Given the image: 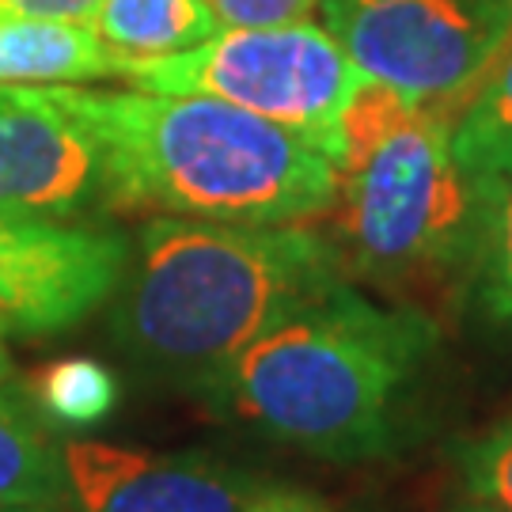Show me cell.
Instances as JSON below:
<instances>
[{
    "label": "cell",
    "instance_id": "8992f818",
    "mask_svg": "<svg viewBox=\"0 0 512 512\" xmlns=\"http://www.w3.org/2000/svg\"><path fill=\"white\" fill-rule=\"evenodd\" d=\"M361 76L452 118L512 42V0H323Z\"/></svg>",
    "mask_w": 512,
    "mask_h": 512
},
{
    "label": "cell",
    "instance_id": "2e32d148",
    "mask_svg": "<svg viewBox=\"0 0 512 512\" xmlns=\"http://www.w3.org/2000/svg\"><path fill=\"white\" fill-rule=\"evenodd\" d=\"M456 459L475 501L497 512H512V418L482 437L459 444Z\"/></svg>",
    "mask_w": 512,
    "mask_h": 512
},
{
    "label": "cell",
    "instance_id": "5bb4252c",
    "mask_svg": "<svg viewBox=\"0 0 512 512\" xmlns=\"http://www.w3.org/2000/svg\"><path fill=\"white\" fill-rule=\"evenodd\" d=\"M23 391L38 410V418L54 433L95 429L118 410V399H122V384H118L114 368H107L95 357L54 361L42 372H35Z\"/></svg>",
    "mask_w": 512,
    "mask_h": 512
},
{
    "label": "cell",
    "instance_id": "7c38bea8",
    "mask_svg": "<svg viewBox=\"0 0 512 512\" xmlns=\"http://www.w3.org/2000/svg\"><path fill=\"white\" fill-rule=\"evenodd\" d=\"M88 27L122 61L183 54L220 31L205 0H103Z\"/></svg>",
    "mask_w": 512,
    "mask_h": 512
},
{
    "label": "cell",
    "instance_id": "5b68a950",
    "mask_svg": "<svg viewBox=\"0 0 512 512\" xmlns=\"http://www.w3.org/2000/svg\"><path fill=\"white\" fill-rule=\"evenodd\" d=\"M122 80L141 92L209 95L327 152L334 164L338 129L353 92L365 84L323 23L289 27H220L202 46L171 57L126 61Z\"/></svg>",
    "mask_w": 512,
    "mask_h": 512
},
{
    "label": "cell",
    "instance_id": "52a82bcc",
    "mask_svg": "<svg viewBox=\"0 0 512 512\" xmlns=\"http://www.w3.org/2000/svg\"><path fill=\"white\" fill-rule=\"evenodd\" d=\"M69 512H330L296 482L209 452H145L65 440Z\"/></svg>",
    "mask_w": 512,
    "mask_h": 512
},
{
    "label": "cell",
    "instance_id": "3957f363",
    "mask_svg": "<svg viewBox=\"0 0 512 512\" xmlns=\"http://www.w3.org/2000/svg\"><path fill=\"white\" fill-rule=\"evenodd\" d=\"M69 99L107 141L118 209L220 224H308L338 198L327 152L232 103L73 84Z\"/></svg>",
    "mask_w": 512,
    "mask_h": 512
},
{
    "label": "cell",
    "instance_id": "7a4b0ae2",
    "mask_svg": "<svg viewBox=\"0 0 512 512\" xmlns=\"http://www.w3.org/2000/svg\"><path fill=\"white\" fill-rule=\"evenodd\" d=\"M342 281L334 239L308 224L156 217L133 243L110 334L141 368L198 387Z\"/></svg>",
    "mask_w": 512,
    "mask_h": 512
},
{
    "label": "cell",
    "instance_id": "44dd1931",
    "mask_svg": "<svg viewBox=\"0 0 512 512\" xmlns=\"http://www.w3.org/2000/svg\"><path fill=\"white\" fill-rule=\"evenodd\" d=\"M448 512H497V509H490V505L475 501V505H459V509H448Z\"/></svg>",
    "mask_w": 512,
    "mask_h": 512
},
{
    "label": "cell",
    "instance_id": "8fae6325",
    "mask_svg": "<svg viewBox=\"0 0 512 512\" xmlns=\"http://www.w3.org/2000/svg\"><path fill=\"white\" fill-rule=\"evenodd\" d=\"M46 505L69 509L61 440L38 418L27 391L0 387V509Z\"/></svg>",
    "mask_w": 512,
    "mask_h": 512
},
{
    "label": "cell",
    "instance_id": "30bf717a",
    "mask_svg": "<svg viewBox=\"0 0 512 512\" xmlns=\"http://www.w3.org/2000/svg\"><path fill=\"white\" fill-rule=\"evenodd\" d=\"M122 69L126 61L110 54L84 23L0 12V84H80L122 76Z\"/></svg>",
    "mask_w": 512,
    "mask_h": 512
},
{
    "label": "cell",
    "instance_id": "e0dca14e",
    "mask_svg": "<svg viewBox=\"0 0 512 512\" xmlns=\"http://www.w3.org/2000/svg\"><path fill=\"white\" fill-rule=\"evenodd\" d=\"M220 27H289L308 23L323 0H205Z\"/></svg>",
    "mask_w": 512,
    "mask_h": 512
},
{
    "label": "cell",
    "instance_id": "9c48e42d",
    "mask_svg": "<svg viewBox=\"0 0 512 512\" xmlns=\"http://www.w3.org/2000/svg\"><path fill=\"white\" fill-rule=\"evenodd\" d=\"M118 209L107 141L69 84H0V213L95 220Z\"/></svg>",
    "mask_w": 512,
    "mask_h": 512
},
{
    "label": "cell",
    "instance_id": "4fadbf2b",
    "mask_svg": "<svg viewBox=\"0 0 512 512\" xmlns=\"http://www.w3.org/2000/svg\"><path fill=\"white\" fill-rule=\"evenodd\" d=\"M452 152L482 179L512 171V42L452 114Z\"/></svg>",
    "mask_w": 512,
    "mask_h": 512
},
{
    "label": "cell",
    "instance_id": "ffe728a7",
    "mask_svg": "<svg viewBox=\"0 0 512 512\" xmlns=\"http://www.w3.org/2000/svg\"><path fill=\"white\" fill-rule=\"evenodd\" d=\"M0 512H69V509H46V505H8Z\"/></svg>",
    "mask_w": 512,
    "mask_h": 512
},
{
    "label": "cell",
    "instance_id": "ba28073f",
    "mask_svg": "<svg viewBox=\"0 0 512 512\" xmlns=\"http://www.w3.org/2000/svg\"><path fill=\"white\" fill-rule=\"evenodd\" d=\"M133 239L103 220L0 213V338H54L114 300Z\"/></svg>",
    "mask_w": 512,
    "mask_h": 512
},
{
    "label": "cell",
    "instance_id": "277c9868",
    "mask_svg": "<svg viewBox=\"0 0 512 512\" xmlns=\"http://www.w3.org/2000/svg\"><path fill=\"white\" fill-rule=\"evenodd\" d=\"M334 247L346 274L384 289L467 281L486 179L452 152V118L368 80L338 129Z\"/></svg>",
    "mask_w": 512,
    "mask_h": 512
},
{
    "label": "cell",
    "instance_id": "6da1fadb",
    "mask_svg": "<svg viewBox=\"0 0 512 512\" xmlns=\"http://www.w3.org/2000/svg\"><path fill=\"white\" fill-rule=\"evenodd\" d=\"M421 308H384L349 281L277 319L194 387L220 418L334 463L395 452L437 353Z\"/></svg>",
    "mask_w": 512,
    "mask_h": 512
},
{
    "label": "cell",
    "instance_id": "d6986e66",
    "mask_svg": "<svg viewBox=\"0 0 512 512\" xmlns=\"http://www.w3.org/2000/svg\"><path fill=\"white\" fill-rule=\"evenodd\" d=\"M12 380V357H8V346H4V338H0V387Z\"/></svg>",
    "mask_w": 512,
    "mask_h": 512
},
{
    "label": "cell",
    "instance_id": "ac0fdd59",
    "mask_svg": "<svg viewBox=\"0 0 512 512\" xmlns=\"http://www.w3.org/2000/svg\"><path fill=\"white\" fill-rule=\"evenodd\" d=\"M103 0H0V12L23 19H54V23H92Z\"/></svg>",
    "mask_w": 512,
    "mask_h": 512
},
{
    "label": "cell",
    "instance_id": "9a60e30c",
    "mask_svg": "<svg viewBox=\"0 0 512 512\" xmlns=\"http://www.w3.org/2000/svg\"><path fill=\"white\" fill-rule=\"evenodd\" d=\"M463 289L490 327L512 330V171L486 179L482 228Z\"/></svg>",
    "mask_w": 512,
    "mask_h": 512
}]
</instances>
